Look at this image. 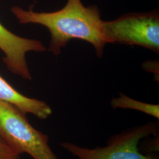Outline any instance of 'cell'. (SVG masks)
Returning <instances> with one entry per match:
<instances>
[{
  "label": "cell",
  "mask_w": 159,
  "mask_h": 159,
  "mask_svg": "<svg viewBox=\"0 0 159 159\" xmlns=\"http://www.w3.org/2000/svg\"><path fill=\"white\" fill-rule=\"evenodd\" d=\"M25 114L9 102L0 101V137L20 155L33 159H58L49 145V138L31 125Z\"/></svg>",
  "instance_id": "obj_2"
},
{
  "label": "cell",
  "mask_w": 159,
  "mask_h": 159,
  "mask_svg": "<svg viewBox=\"0 0 159 159\" xmlns=\"http://www.w3.org/2000/svg\"><path fill=\"white\" fill-rule=\"evenodd\" d=\"M111 107L113 109L123 108L139 111L159 119V106L139 102L127 96L122 93H119V97H114L110 102Z\"/></svg>",
  "instance_id": "obj_7"
},
{
  "label": "cell",
  "mask_w": 159,
  "mask_h": 159,
  "mask_svg": "<svg viewBox=\"0 0 159 159\" xmlns=\"http://www.w3.org/2000/svg\"><path fill=\"white\" fill-rule=\"evenodd\" d=\"M11 12L21 24H39L49 30L50 50L55 56L60 54L70 40L77 39L91 44L100 58L105 46L111 43L102 29L98 7H86L81 0H67L66 5L56 11L35 12L14 6Z\"/></svg>",
  "instance_id": "obj_1"
},
{
  "label": "cell",
  "mask_w": 159,
  "mask_h": 159,
  "mask_svg": "<svg viewBox=\"0 0 159 159\" xmlns=\"http://www.w3.org/2000/svg\"><path fill=\"white\" fill-rule=\"evenodd\" d=\"M0 101L10 103L23 113L33 114L40 119H46L52 113L45 102L25 96L16 90L0 75Z\"/></svg>",
  "instance_id": "obj_6"
},
{
  "label": "cell",
  "mask_w": 159,
  "mask_h": 159,
  "mask_svg": "<svg viewBox=\"0 0 159 159\" xmlns=\"http://www.w3.org/2000/svg\"><path fill=\"white\" fill-rule=\"evenodd\" d=\"M142 67L148 72L153 73L156 81L159 82V62L158 61L148 60L142 64Z\"/></svg>",
  "instance_id": "obj_9"
},
{
  "label": "cell",
  "mask_w": 159,
  "mask_h": 159,
  "mask_svg": "<svg viewBox=\"0 0 159 159\" xmlns=\"http://www.w3.org/2000/svg\"><path fill=\"white\" fill-rule=\"evenodd\" d=\"M0 50L4 54V63L11 72L24 79L31 80L26 54L30 51L44 52L47 48L40 41L23 38L12 33L0 22Z\"/></svg>",
  "instance_id": "obj_5"
},
{
  "label": "cell",
  "mask_w": 159,
  "mask_h": 159,
  "mask_svg": "<svg viewBox=\"0 0 159 159\" xmlns=\"http://www.w3.org/2000/svg\"><path fill=\"white\" fill-rule=\"evenodd\" d=\"M159 122H148L110 137L107 145L94 148L73 143H60L61 148L79 159H159L152 153H142L139 145L143 139L159 133Z\"/></svg>",
  "instance_id": "obj_3"
},
{
  "label": "cell",
  "mask_w": 159,
  "mask_h": 159,
  "mask_svg": "<svg viewBox=\"0 0 159 159\" xmlns=\"http://www.w3.org/2000/svg\"><path fill=\"white\" fill-rule=\"evenodd\" d=\"M157 133L154 135L155 137L154 139L148 142L147 144L144 146L145 150H144L146 153L149 154L154 152H159V134Z\"/></svg>",
  "instance_id": "obj_10"
},
{
  "label": "cell",
  "mask_w": 159,
  "mask_h": 159,
  "mask_svg": "<svg viewBox=\"0 0 159 159\" xmlns=\"http://www.w3.org/2000/svg\"><path fill=\"white\" fill-rule=\"evenodd\" d=\"M102 27L112 44L141 46L159 54L158 9L127 13L112 21H102Z\"/></svg>",
  "instance_id": "obj_4"
},
{
  "label": "cell",
  "mask_w": 159,
  "mask_h": 159,
  "mask_svg": "<svg viewBox=\"0 0 159 159\" xmlns=\"http://www.w3.org/2000/svg\"><path fill=\"white\" fill-rule=\"evenodd\" d=\"M0 159H21L18 153L0 137Z\"/></svg>",
  "instance_id": "obj_8"
}]
</instances>
